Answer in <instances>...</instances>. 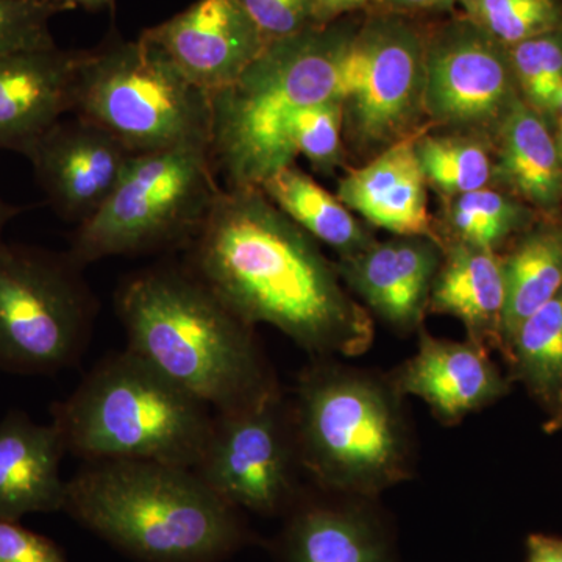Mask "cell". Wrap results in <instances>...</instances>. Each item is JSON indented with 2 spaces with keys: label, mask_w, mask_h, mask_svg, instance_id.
<instances>
[{
  "label": "cell",
  "mask_w": 562,
  "mask_h": 562,
  "mask_svg": "<svg viewBox=\"0 0 562 562\" xmlns=\"http://www.w3.org/2000/svg\"><path fill=\"white\" fill-rule=\"evenodd\" d=\"M47 5L54 7L58 13L74 9H83L88 11H102L113 9L116 0H41Z\"/></svg>",
  "instance_id": "obj_37"
},
{
  "label": "cell",
  "mask_w": 562,
  "mask_h": 562,
  "mask_svg": "<svg viewBox=\"0 0 562 562\" xmlns=\"http://www.w3.org/2000/svg\"><path fill=\"white\" fill-rule=\"evenodd\" d=\"M286 514L280 562H402L397 531L380 497L313 486Z\"/></svg>",
  "instance_id": "obj_13"
},
{
  "label": "cell",
  "mask_w": 562,
  "mask_h": 562,
  "mask_svg": "<svg viewBox=\"0 0 562 562\" xmlns=\"http://www.w3.org/2000/svg\"><path fill=\"white\" fill-rule=\"evenodd\" d=\"M140 36L210 98L235 83L268 46L236 0H198Z\"/></svg>",
  "instance_id": "obj_15"
},
{
  "label": "cell",
  "mask_w": 562,
  "mask_h": 562,
  "mask_svg": "<svg viewBox=\"0 0 562 562\" xmlns=\"http://www.w3.org/2000/svg\"><path fill=\"white\" fill-rule=\"evenodd\" d=\"M543 430L549 432V435H553V432H558L562 430V408L560 412H557L550 416V419L543 424Z\"/></svg>",
  "instance_id": "obj_39"
},
{
  "label": "cell",
  "mask_w": 562,
  "mask_h": 562,
  "mask_svg": "<svg viewBox=\"0 0 562 562\" xmlns=\"http://www.w3.org/2000/svg\"><path fill=\"white\" fill-rule=\"evenodd\" d=\"M192 471L239 512H290L305 475L290 398L280 391L254 405L214 413L205 450Z\"/></svg>",
  "instance_id": "obj_11"
},
{
  "label": "cell",
  "mask_w": 562,
  "mask_h": 562,
  "mask_svg": "<svg viewBox=\"0 0 562 562\" xmlns=\"http://www.w3.org/2000/svg\"><path fill=\"white\" fill-rule=\"evenodd\" d=\"M428 31L398 11L368 13L355 33L346 69L344 139L371 160L430 128L425 117Z\"/></svg>",
  "instance_id": "obj_10"
},
{
  "label": "cell",
  "mask_w": 562,
  "mask_h": 562,
  "mask_svg": "<svg viewBox=\"0 0 562 562\" xmlns=\"http://www.w3.org/2000/svg\"><path fill=\"white\" fill-rule=\"evenodd\" d=\"M360 24L342 18L273 41L235 83L211 95V157L228 188H260L294 165L292 125L302 111L344 99Z\"/></svg>",
  "instance_id": "obj_4"
},
{
  "label": "cell",
  "mask_w": 562,
  "mask_h": 562,
  "mask_svg": "<svg viewBox=\"0 0 562 562\" xmlns=\"http://www.w3.org/2000/svg\"><path fill=\"white\" fill-rule=\"evenodd\" d=\"M116 310L127 349L214 413L281 391L255 327L187 266L158 265L133 273L116 292Z\"/></svg>",
  "instance_id": "obj_2"
},
{
  "label": "cell",
  "mask_w": 562,
  "mask_h": 562,
  "mask_svg": "<svg viewBox=\"0 0 562 562\" xmlns=\"http://www.w3.org/2000/svg\"><path fill=\"white\" fill-rule=\"evenodd\" d=\"M291 138L295 154L303 155L317 171H335L344 160L342 99L302 111L292 125Z\"/></svg>",
  "instance_id": "obj_30"
},
{
  "label": "cell",
  "mask_w": 562,
  "mask_h": 562,
  "mask_svg": "<svg viewBox=\"0 0 562 562\" xmlns=\"http://www.w3.org/2000/svg\"><path fill=\"white\" fill-rule=\"evenodd\" d=\"M428 313L457 317L469 341L502 351L505 277L498 251L449 243L432 283Z\"/></svg>",
  "instance_id": "obj_21"
},
{
  "label": "cell",
  "mask_w": 562,
  "mask_h": 562,
  "mask_svg": "<svg viewBox=\"0 0 562 562\" xmlns=\"http://www.w3.org/2000/svg\"><path fill=\"white\" fill-rule=\"evenodd\" d=\"M505 361L509 380L527 387L547 412L562 408V288L520 325Z\"/></svg>",
  "instance_id": "obj_25"
},
{
  "label": "cell",
  "mask_w": 562,
  "mask_h": 562,
  "mask_svg": "<svg viewBox=\"0 0 562 562\" xmlns=\"http://www.w3.org/2000/svg\"><path fill=\"white\" fill-rule=\"evenodd\" d=\"M416 151L428 187L447 201L490 188L494 179V160L483 136L430 135L427 128L417 136Z\"/></svg>",
  "instance_id": "obj_26"
},
{
  "label": "cell",
  "mask_w": 562,
  "mask_h": 562,
  "mask_svg": "<svg viewBox=\"0 0 562 562\" xmlns=\"http://www.w3.org/2000/svg\"><path fill=\"white\" fill-rule=\"evenodd\" d=\"M249 14L266 43L313 27L314 0H236Z\"/></svg>",
  "instance_id": "obj_32"
},
{
  "label": "cell",
  "mask_w": 562,
  "mask_h": 562,
  "mask_svg": "<svg viewBox=\"0 0 562 562\" xmlns=\"http://www.w3.org/2000/svg\"><path fill=\"white\" fill-rule=\"evenodd\" d=\"M312 357L290 398L303 473L313 486L380 497L416 473L406 397L387 373Z\"/></svg>",
  "instance_id": "obj_5"
},
{
  "label": "cell",
  "mask_w": 562,
  "mask_h": 562,
  "mask_svg": "<svg viewBox=\"0 0 562 562\" xmlns=\"http://www.w3.org/2000/svg\"><path fill=\"white\" fill-rule=\"evenodd\" d=\"M98 314L68 254L0 241V369L52 373L76 364Z\"/></svg>",
  "instance_id": "obj_9"
},
{
  "label": "cell",
  "mask_w": 562,
  "mask_h": 562,
  "mask_svg": "<svg viewBox=\"0 0 562 562\" xmlns=\"http://www.w3.org/2000/svg\"><path fill=\"white\" fill-rule=\"evenodd\" d=\"M525 222L527 213L519 202L501 191L483 188L449 199L438 233L443 246L461 243L501 254Z\"/></svg>",
  "instance_id": "obj_27"
},
{
  "label": "cell",
  "mask_w": 562,
  "mask_h": 562,
  "mask_svg": "<svg viewBox=\"0 0 562 562\" xmlns=\"http://www.w3.org/2000/svg\"><path fill=\"white\" fill-rule=\"evenodd\" d=\"M65 453L54 424H36L22 412L0 420V520L16 522L27 514L63 509Z\"/></svg>",
  "instance_id": "obj_20"
},
{
  "label": "cell",
  "mask_w": 562,
  "mask_h": 562,
  "mask_svg": "<svg viewBox=\"0 0 562 562\" xmlns=\"http://www.w3.org/2000/svg\"><path fill=\"white\" fill-rule=\"evenodd\" d=\"M558 147H560V154H561V158H562V121H561L560 143H558Z\"/></svg>",
  "instance_id": "obj_40"
},
{
  "label": "cell",
  "mask_w": 562,
  "mask_h": 562,
  "mask_svg": "<svg viewBox=\"0 0 562 562\" xmlns=\"http://www.w3.org/2000/svg\"><path fill=\"white\" fill-rule=\"evenodd\" d=\"M561 110H562V101H561Z\"/></svg>",
  "instance_id": "obj_41"
},
{
  "label": "cell",
  "mask_w": 562,
  "mask_h": 562,
  "mask_svg": "<svg viewBox=\"0 0 562 562\" xmlns=\"http://www.w3.org/2000/svg\"><path fill=\"white\" fill-rule=\"evenodd\" d=\"M505 277L502 351L528 317L552 301L562 288V225L547 224L524 235L502 255Z\"/></svg>",
  "instance_id": "obj_23"
},
{
  "label": "cell",
  "mask_w": 562,
  "mask_h": 562,
  "mask_svg": "<svg viewBox=\"0 0 562 562\" xmlns=\"http://www.w3.org/2000/svg\"><path fill=\"white\" fill-rule=\"evenodd\" d=\"M87 52L54 46L0 55V150L27 155L52 125L72 113Z\"/></svg>",
  "instance_id": "obj_18"
},
{
  "label": "cell",
  "mask_w": 562,
  "mask_h": 562,
  "mask_svg": "<svg viewBox=\"0 0 562 562\" xmlns=\"http://www.w3.org/2000/svg\"><path fill=\"white\" fill-rule=\"evenodd\" d=\"M443 246L427 236H394L336 262L347 290L362 299L391 330L412 336L424 328Z\"/></svg>",
  "instance_id": "obj_17"
},
{
  "label": "cell",
  "mask_w": 562,
  "mask_h": 562,
  "mask_svg": "<svg viewBox=\"0 0 562 562\" xmlns=\"http://www.w3.org/2000/svg\"><path fill=\"white\" fill-rule=\"evenodd\" d=\"M519 95L508 47L465 14L428 31L424 91L428 125L490 139Z\"/></svg>",
  "instance_id": "obj_12"
},
{
  "label": "cell",
  "mask_w": 562,
  "mask_h": 562,
  "mask_svg": "<svg viewBox=\"0 0 562 562\" xmlns=\"http://www.w3.org/2000/svg\"><path fill=\"white\" fill-rule=\"evenodd\" d=\"M210 147L181 146L133 155L116 188L68 251L79 268L120 255L188 247L222 188Z\"/></svg>",
  "instance_id": "obj_8"
},
{
  "label": "cell",
  "mask_w": 562,
  "mask_h": 562,
  "mask_svg": "<svg viewBox=\"0 0 562 562\" xmlns=\"http://www.w3.org/2000/svg\"><path fill=\"white\" fill-rule=\"evenodd\" d=\"M387 0H314L313 25H328L355 11L386 9Z\"/></svg>",
  "instance_id": "obj_34"
},
{
  "label": "cell",
  "mask_w": 562,
  "mask_h": 562,
  "mask_svg": "<svg viewBox=\"0 0 562 562\" xmlns=\"http://www.w3.org/2000/svg\"><path fill=\"white\" fill-rule=\"evenodd\" d=\"M517 90L543 117L561 110L562 31L508 47Z\"/></svg>",
  "instance_id": "obj_29"
},
{
  "label": "cell",
  "mask_w": 562,
  "mask_h": 562,
  "mask_svg": "<svg viewBox=\"0 0 562 562\" xmlns=\"http://www.w3.org/2000/svg\"><path fill=\"white\" fill-rule=\"evenodd\" d=\"M57 13L41 0H0V55L57 46L49 27Z\"/></svg>",
  "instance_id": "obj_31"
},
{
  "label": "cell",
  "mask_w": 562,
  "mask_h": 562,
  "mask_svg": "<svg viewBox=\"0 0 562 562\" xmlns=\"http://www.w3.org/2000/svg\"><path fill=\"white\" fill-rule=\"evenodd\" d=\"M422 132L347 172L339 181L338 199L369 224L394 236H427L442 244L428 211V184L417 158L416 140Z\"/></svg>",
  "instance_id": "obj_19"
},
{
  "label": "cell",
  "mask_w": 562,
  "mask_h": 562,
  "mask_svg": "<svg viewBox=\"0 0 562 562\" xmlns=\"http://www.w3.org/2000/svg\"><path fill=\"white\" fill-rule=\"evenodd\" d=\"M52 414L66 452L83 460L188 469L201 460L214 420L206 403L131 349L98 362Z\"/></svg>",
  "instance_id": "obj_6"
},
{
  "label": "cell",
  "mask_w": 562,
  "mask_h": 562,
  "mask_svg": "<svg viewBox=\"0 0 562 562\" xmlns=\"http://www.w3.org/2000/svg\"><path fill=\"white\" fill-rule=\"evenodd\" d=\"M494 179L542 210L562 201V158L546 117L517 98L495 133Z\"/></svg>",
  "instance_id": "obj_22"
},
{
  "label": "cell",
  "mask_w": 562,
  "mask_h": 562,
  "mask_svg": "<svg viewBox=\"0 0 562 562\" xmlns=\"http://www.w3.org/2000/svg\"><path fill=\"white\" fill-rule=\"evenodd\" d=\"M462 14L503 46L562 31L561 0H460Z\"/></svg>",
  "instance_id": "obj_28"
},
{
  "label": "cell",
  "mask_w": 562,
  "mask_h": 562,
  "mask_svg": "<svg viewBox=\"0 0 562 562\" xmlns=\"http://www.w3.org/2000/svg\"><path fill=\"white\" fill-rule=\"evenodd\" d=\"M63 512L146 562H217L247 539L239 509L198 473L157 461H90L66 482Z\"/></svg>",
  "instance_id": "obj_3"
},
{
  "label": "cell",
  "mask_w": 562,
  "mask_h": 562,
  "mask_svg": "<svg viewBox=\"0 0 562 562\" xmlns=\"http://www.w3.org/2000/svg\"><path fill=\"white\" fill-rule=\"evenodd\" d=\"M412 358L387 372L403 397L427 403L436 420L454 427L473 413L502 401L512 387L491 353L475 342L436 338L425 327Z\"/></svg>",
  "instance_id": "obj_16"
},
{
  "label": "cell",
  "mask_w": 562,
  "mask_h": 562,
  "mask_svg": "<svg viewBox=\"0 0 562 562\" xmlns=\"http://www.w3.org/2000/svg\"><path fill=\"white\" fill-rule=\"evenodd\" d=\"M133 155L111 133L74 116L52 125L25 157L55 213L79 227L101 210Z\"/></svg>",
  "instance_id": "obj_14"
},
{
  "label": "cell",
  "mask_w": 562,
  "mask_h": 562,
  "mask_svg": "<svg viewBox=\"0 0 562 562\" xmlns=\"http://www.w3.org/2000/svg\"><path fill=\"white\" fill-rule=\"evenodd\" d=\"M16 213V209H13V206H10L9 203L3 202L2 198H0V241H2L3 228H5V225L9 224L11 217Z\"/></svg>",
  "instance_id": "obj_38"
},
{
  "label": "cell",
  "mask_w": 562,
  "mask_h": 562,
  "mask_svg": "<svg viewBox=\"0 0 562 562\" xmlns=\"http://www.w3.org/2000/svg\"><path fill=\"white\" fill-rule=\"evenodd\" d=\"M187 249L184 266L251 327H276L310 357L347 360L371 349V313L261 188L221 190Z\"/></svg>",
  "instance_id": "obj_1"
},
{
  "label": "cell",
  "mask_w": 562,
  "mask_h": 562,
  "mask_svg": "<svg viewBox=\"0 0 562 562\" xmlns=\"http://www.w3.org/2000/svg\"><path fill=\"white\" fill-rule=\"evenodd\" d=\"M260 188L273 205L317 243L327 244L338 251L339 260L353 257L376 241L338 195L335 198L325 191L295 165L280 169Z\"/></svg>",
  "instance_id": "obj_24"
},
{
  "label": "cell",
  "mask_w": 562,
  "mask_h": 562,
  "mask_svg": "<svg viewBox=\"0 0 562 562\" xmlns=\"http://www.w3.org/2000/svg\"><path fill=\"white\" fill-rule=\"evenodd\" d=\"M527 562H562V538L541 532L528 536Z\"/></svg>",
  "instance_id": "obj_35"
},
{
  "label": "cell",
  "mask_w": 562,
  "mask_h": 562,
  "mask_svg": "<svg viewBox=\"0 0 562 562\" xmlns=\"http://www.w3.org/2000/svg\"><path fill=\"white\" fill-rule=\"evenodd\" d=\"M72 114L111 133L133 154L211 149L210 95L143 36L110 38L87 52Z\"/></svg>",
  "instance_id": "obj_7"
},
{
  "label": "cell",
  "mask_w": 562,
  "mask_h": 562,
  "mask_svg": "<svg viewBox=\"0 0 562 562\" xmlns=\"http://www.w3.org/2000/svg\"><path fill=\"white\" fill-rule=\"evenodd\" d=\"M460 0H387L386 9L398 13H449Z\"/></svg>",
  "instance_id": "obj_36"
},
{
  "label": "cell",
  "mask_w": 562,
  "mask_h": 562,
  "mask_svg": "<svg viewBox=\"0 0 562 562\" xmlns=\"http://www.w3.org/2000/svg\"><path fill=\"white\" fill-rule=\"evenodd\" d=\"M0 562H66L60 550L43 536L16 522L0 520Z\"/></svg>",
  "instance_id": "obj_33"
}]
</instances>
